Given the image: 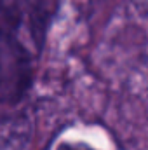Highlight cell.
Instances as JSON below:
<instances>
[{
	"label": "cell",
	"instance_id": "1",
	"mask_svg": "<svg viewBox=\"0 0 148 150\" xmlns=\"http://www.w3.org/2000/svg\"><path fill=\"white\" fill-rule=\"evenodd\" d=\"M61 0H0V32L19 40L35 56Z\"/></svg>",
	"mask_w": 148,
	"mask_h": 150
},
{
	"label": "cell",
	"instance_id": "2",
	"mask_svg": "<svg viewBox=\"0 0 148 150\" xmlns=\"http://www.w3.org/2000/svg\"><path fill=\"white\" fill-rule=\"evenodd\" d=\"M56 150H96L92 149L91 145H87V143H82V142H63V143H59L58 145V149Z\"/></svg>",
	"mask_w": 148,
	"mask_h": 150
}]
</instances>
